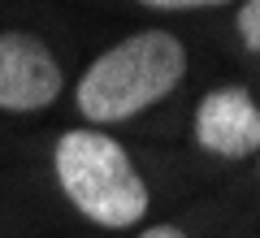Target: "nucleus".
I'll list each match as a JSON object with an SVG mask.
<instances>
[{"label": "nucleus", "instance_id": "f257e3e1", "mask_svg": "<svg viewBox=\"0 0 260 238\" xmlns=\"http://www.w3.org/2000/svg\"><path fill=\"white\" fill-rule=\"evenodd\" d=\"M182 83H186V44L174 30L148 26L117 39L87 65L74 87V109L87 126L104 130L117 121H135L152 104L174 95Z\"/></svg>", "mask_w": 260, "mask_h": 238}, {"label": "nucleus", "instance_id": "f03ea898", "mask_svg": "<svg viewBox=\"0 0 260 238\" xmlns=\"http://www.w3.org/2000/svg\"><path fill=\"white\" fill-rule=\"evenodd\" d=\"M56 186L70 208L100 229H130L152 208V191L143 182L126 143L95 126L65 130L52 147Z\"/></svg>", "mask_w": 260, "mask_h": 238}, {"label": "nucleus", "instance_id": "7ed1b4c3", "mask_svg": "<svg viewBox=\"0 0 260 238\" xmlns=\"http://www.w3.org/2000/svg\"><path fill=\"white\" fill-rule=\"evenodd\" d=\"M65 91L61 61L30 30H0V113H39Z\"/></svg>", "mask_w": 260, "mask_h": 238}, {"label": "nucleus", "instance_id": "20e7f679", "mask_svg": "<svg viewBox=\"0 0 260 238\" xmlns=\"http://www.w3.org/2000/svg\"><path fill=\"white\" fill-rule=\"evenodd\" d=\"M195 143L221 160H251L260 152V104L247 87H213L195 104Z\"/></svg>", "mask_w": 260, "mask_h": 238}, {"label": "nucleus", "instance_id": "39448f33", "mask_svg": "<svg viewBox=\"0 0 260 238\" xmlns=\"http://www.w3.org/2000/svg\"><path fill=\"white\" fill-rule=\"evenodd\" d=\"M234 30L247 44V52L260 56V0H239V13H234Z\"/></svg>", "mask_w": 260, "mask_h": 238}, {"label": "nucleus", "instance_id": "423d86ee", "mask_svg": "<svg viewBox=\"0 0 260 238\" xmlns=\"http://www.w3.org/2000/svg\"><path fill=\"white\" fill-rule=\"evenodd\" d=\"M148 9L160 13H182V9H221V5H234V0H139Z\"/></svg>", "mask_w": 260, "mask_h": 238}, {"label": "nucleus", "instance_id": "0eeeda50", "mask_svg": "<svg viewBox=\"0 0 260 238\" xmlns=\"http://www.w3.org/2000/svg\"><path fill=\"white\" fill-rule=\"evenodd\" d=\"M139 238H186L182 225H174V221H156V225H148Z\"/></svg>", "mask_w": 260, "mask_h": 238}, {"label": "nucleus", "instance_id": "6e6552de", "mask_svg": "<svg viewBox=\"0 0 260 238\" xmlns=\"http://www.w3.org/2000/svg\"><path fill=\"white\" fill-rule=\"evenodd\" d=\"M256 156H260V152H256Z\"/></svg>", "mask_w": 260, "mask_h": 238}]
</instances>
